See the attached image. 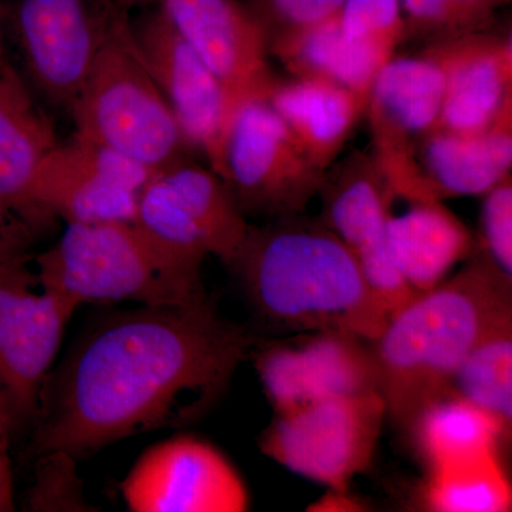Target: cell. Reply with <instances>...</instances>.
Segmentation results:
<instances>
[{
    "label": "cell",
    "mask_w": 512,
    "mask_h": 512,
    "mask_svg": "<svg viewBox=\"0 0 512 512\" xmlns=\"http://www.w3.org/2000/svg\"><path fill=\"white\" fill-rule=\"evenodd\" d=\"M326 171L313 163L264 97L245 101L232 114L218 175L245 217L303 214L318 197Z\"/></svg>",
    "instance_id": "obj_6"
},
{
    "label": "cell",
    "mask_w": 512,
    "mask_h": 512,
    "mask_svg": "<svg viewBox=\"0 0 512 512\" xmlns=\"http://www.w3.org/2000/svg\"><path fill=\"white\" fill-rule=\"evenodd\" d=\"M255 345L210 296L107 316L49 373L33 421V454L76 460L137 434L184 426L221 396Z\"/></svg>",
    "instance_id": "obj_1"
},
{
    "label": "cell",
    "mask_w": 512,
    "mask_h": 512,
    "mask_svg": "<svg viewBox=\"0 0 512 512\" xmlns=\"http://www.w3.org/2000/svg\"><path fill=\"white\" fill-rule=\"evenodd\" d=\"M424 507L436 512H507L512 507L510 480L498 453L427 470Z\"/></svg>",
    "instance_id": "obj_26"
},
{
    "label": "cell",
    "mask_w": 512,
    "mask_h": 512,
    "mask_svg": "<svg viewBox=\"0 0 512 512\" xmlns=\"http://www.w3.org/2000/svg\"><path fill=\"white\" fill-rule=\"evenodd\" d=\"M154 173L74 131L37 171L32 190L37 222L40 227L53 218L66 224L134 222L141 192Z\"/></svg>",
    "instance_id": "obj_10"
},
{
    "label": "cell",
    "mask_w": 512,
    "mask_h": 512,
    "mask_svg": "<svg viewBox=\"0 0 512 512\" xmlns=\"http://www.w3.org/2000/svg\"><path fill=\"white\" fill-rule=\"evenodd\" d=\"M126 10L140 8V6L160 5L161 0H116Z\"/></svg>",
    "instance_id": "obj_34"
},
{
    "label": "cell",
    "mask_w": 512,
    "mask_h": 512,
    "mask_svg": "<svg viewBox=\"0 0 512 512\" xmlns=\"http://www.w3.org/2000/svg\"><path fill=\"white\" fill-rule=\"evenodd\" d=\"M510 313L511 278L485 252L393 312L379 336L370 340L377 392L387 416L410 431L430 403L453 393L458 367Z\"/></svg>",
    "instance_id": "obj_3"
},
{
    "label": "cell",
    "mask_w": 512,
    "mask_h": 512,
    "mask_svg": "<svg viewBox=\"0 0 512 512\" xmlns=\"http://www.w3.org/2000/svg\"><path fill=\"white\" fill-rule=\"evenodd\" d=\"M157 6L217 77L229 120L245 101L265 99L276 76L269 66L268 36L247 3L161 0Z\"/></svg>",
    "instance_id": "obj_15"
},
{
    "label": "cell",
    "mask_w": 512,
    "mask_h": 512,
    "mask_svg": "<svg viewBox=\"0 0 512 512\" xmlns=\"http://www.w3.org/2000/svg\"><path fill=\"white\" fill-rule=\"evenodd\" d=\"M134 222L177 254L215 256L228 268L251 228L220 175L188 160L151 175Z\"/></svg>",
    "instance_id": "obj_8"
},
{
    "label": "cell",
    "mask_w": 512,
    "mask_h": 512,
    "mask_svg": "<svg viewBox=\"0 0 512 512\" xmlns=\"http://www.w3.org/2000/svg\"><path fill=\"white\" fill-rule=\"evenodd\" d=\"M444 90L440 64L424 53L393 56L376 76L366 109L373 138L370 156L396 194H413L426 181L416 140L439 127Z\"/></svg>",
    "instance_id": "obj_12"
},
{
    "label": "cell",
    "mask_w": 512,
    "mask_h": 512,
    "mask_svg": "<svg viewBox=\"0 0 512 512\" xmlns=\"http://www.w3.org/2000/svg\"><path fill=\"white\" fill-rule=\"evenodd\" d=\"M6 62L5 49H3V37L2 30H0V67Z\"/></svg>",
    "instance_id": "obj_35"
},
{
    "label": "cell",
    "mask_w": 512,
    "mask_h": 512,
    "mask_svg": "<svg viewBox=\"0 0 512 512\" xmlns=\"http://www.w3.org/2000/svg\"><path fill=\"white\" fill-rule=\"evenodd\" d=\"M481 227L484 252L512 278V180L504 178L484 194Z\"/></svg>",
    "instance_id": "obj_30"
},
{
    "label": "cell",
    "mask_w": 512,
    "mask_h": 512,
    "mask_svg": "<svg viewBox=\"0 0 512 512\" xmlns=\"http://www.w3.org/2000/svg\"><path fill=\"white\" fill-rule=\"evenodd\" d=\"M363 505L356 500L349 490H329L320 500L311 505L309 511L320 512H353L363 511Z\"/></svg>",
    "instance_id": "obj_33"
},
{
    "label": "cell",
    "mask_w": 512,
    "mask_h": 512,
    "mask_svg": "<svg viewBox=\"0 0 512 512\" xmlns=\"http://www.w3.org/2000/svg\"><path fill=\"white\" fill-rule=\"evenodd\" d=\"M231 269L256 315L275 328L335 330L370 342L389 319L353 252L302 214L251 225Z\"/></svg>",
    "instance_id": "obj_2"
},
{
    "label": "cell",
    "mask_w": 512,
    "mask_h": 512,
    "mask_svg": "<svg viewBox=\"0 0 512 512\" xmlns=\"http://www.w3.org/2000/svg\"><path fill=\"white\" fill-rule=\"evenodd\" d=\"M60 143L25 79L6 60L0 67V197L39 229L32 205L40 165Z\"/></svg>",
    "instance_id": "obj_19"
},
{
    "label": "cell",
    "mask_w": 512,
    "mask_h": 512,
    "mask_svg": "<svg viewBox=\"0 0 512 512\" xmlns=\"http://www.w3.org/2000/svg\"><path fill=\"white\" fill-rule=\"evenodd\" d=\"M410 433L427 470L498 453L501 440L508 437L500 421L456 393L430 403Z\"/></svg>",
    "instance_id": "obj_24"
},
{
    "label": "cell",
    "mask_w": 512,
    "mask_h": 512,
    "mask_svg": "<svg viewBox=\"0 0 512 512\" xmlns=\"http://www.w3.org/2000/svg\"><path fill=\"white\" fill-rule=\"evenodd\" d=\"M36 231L0 197V271L32 261L30 248Z\"/></svg>",
    "instance_id": "obj_31"
},
{
    "label": "cell",
    "mask_w": 512,
    "mask_h": 512,
    "mask_svg": "<svg viewBox=\"0 0 512 512\" xmlns=\"http://www.w3.org/2000/svg\"><path fill=\"white\" fill-rule=\"evenodd\" d=\"M120 493L131 512H244L251 505L234 464L191 434L148 447L121 481Z\"/></svg>",
    "instance_id": "obj_13"
},
{
    "label": "cell",
    "mask_w": 512,
    "mask_h": 512,
    "mask_svg": "<svg viewBox=\"0 0 512 512\" xmlns=\"http://www.w3.org/2000/svg\"><path fill=\"white\" fill-rule=\"evenodd\" d=\"M338 16L343 33L363 45L394 55L406 40L402 0H345Z\"/></svg>",
    "instance_id": "obj_28"
},
{
    "label": "cell",
    "mask_w": 512,
    "mask_h": 512,
    "mask_svg": "<svg viewBox=\"0 0 512 512\" xmlns=\"http://www.w3.org/2000/svg\"><path fill=\"white\" fill-rule=\"evenodd\" d=\"M345 0H249L247 5L264 26L269 45L293 32L335 15Z\"/></svg>",
    "instance_id": "obj_29"
},
{
    "label": "cell",
    "mask_w": 512,
    "mask_h": 512,
    "mask_svg": "<svg viewBox=\"0 0 512 512\" xmlns=\"http://www.w3.org/2000/svg\"><path fill=\"white\" fill-rule=\"evenodd\" d=\"M451 392L494 416L511 437L512 313L478 340L453 379Z\"/></svg>",
    "instance_id": "obj_25"
},
{
    "label": "cell",
    "mask_w": 512,
    "mask_h": 512,
    "mask_svg": "<svg viewBox=\"0 0 512 512\" xmlns=\"http://www.w3.org/2000/svg\"><path fill=\"white\" fill-rule=\"evenodd\" d=\"M30 262L0 271V394L13 427L33 426L64 330L79 309L40 285Z\"/></svg>",
    "instance_id": "obj_9"
},
{
    "label": "cell",
    "mask_w": 512,
    "mask_h": 512,
    "mask_svg": "<svg viewBox=\"0 0 512 512\" xmlns=\"http://www.w3.org/2000/svg\"><path fill=\"white\" fill-rule=\"evenodd\" d=\"M419 160L434 194L484 195L511 175L512 104L477 133L436 128L419 141Z\"/></svg>",
    "instance_id": "obj_20"
},
{
    "label": "cell",
    "mask_w": 512,
    "mask_h": 512,
    "mask_svg": "<svg viewBox=\"0 0 512 512\" xmlns=\"http://www.w3.org/2000/svg\"><path fill=\"white\" fill-rule=\"evenodd\" d=\"M390 254L414 292L430 291L473 252L466 225L439 200L412 202L409 211L390 217Z\"/></svg>",
    "instance_id": "obj_21"
},
{
    "label": "cell",
    "mask_w": 512,
    "mask_h": 512,
    "mask_svg": "<svg viewBox=\"0 0 512 512\" xmlns=\"http://www.w3.org/2000/svg\"><path fill=\"white\" fill-rule=\"evenodd\" d=\"M316 165L328 170L363 116L369 100L320 77H276L265 97Z\"/></svg>",
    "instance_id": "obj_18"
},
{
    "label": "cell",
    "mask_w": 512,
    "mask_h": 512,
    "mask_svg": "<svg viewBox=\"0 0 512 512\" xmlns=\"http://www.w3.org/2000/svg\"><path fill=\"white\" fill-rule=\"evenodd\" d=\"M134 40L173 110L185 140L220 174L229 123L227 99L214 73L180 35L160 6L131 22Z\"/></svg>",
    "instance_id": "obj_16"
},
{
    "label": "cell",
    "mask_w": 512,
    "mask_h": 512,
    "mask_svg": "<svg viewBox=\"0 0 512 512\" xmlns=\"http://www.w3.org/2000/svg\"><path fill=\"white\" fill-rule=\"evenodd\" d=\"M386 417L379 392L315 400L276 414L259 448L292 473L329 490H349L372 464Z\"/></svg>",
    "instance_id": "obj_7"
},
{
    "label": "cell",
    "mask_w": 512,
    "mask_h": 512,
    "mask_svg": "<svg viewBox=\"0 0 512 512\" xmlns=\"http://www.w3.org/2000/svg\"><path fill=\"white\" fill-rule=\"evenodd\" d=\"M320 221L356 256L367 285L389 316L417 292L394 264L387 224L396 200L370 154L352 153L335 161L320 188Z\"/></svg>",
    "instance_id": "obj_14"
},
{
    "label": "cell",
    "mask_w": 512,
    "mask_h": 512,
    "mask_svg": "<svg viewBox=\"0 0 512 512\" xmlns=\"http://www.w3.org/2000/svg\"><path fill=\"white\" fill-rule=\"evenodd\" d=\"M119 6L116 0H19L16 43L30 82L47 100L72 110Z\"/></svg>",
    "instance_id": "obj_11"
},
{
    "label": "cell",
    "mask_w": 512,
    "mask_h": 512,
    "mask_svg": "<svg viewBox=\"0 0 512 512\" xmlns=\"http://www.w3.org/2000/svg\"><path fill=\"white\" fill-rule=\"evenodd\" d=\"M70 113L76 133L153 171L187 160L192 148L144 62L128 10L121 6Z\"/></svg>",
    "instance_id": "obj_5"
},
{
    "label": "cell",
    "mask_w": 512,
    "mask_h": 512,
    "mask_svg": "<svg viewBox=\"0 0 512 512\" xmlns=\"http://www.w3.org/2000/svg\"><path fill=\"white\" fill-rule=\"evenodd\" d=\"M286 366L302 407L328 397L377 392L369 340L335 330L308 332L284 343Z\"/></svg>",
    "instance_id": "obj_22"
},
{
    "label": "cell",
    "mask_w": 512,
    "mask_h": 512,
    "mask_svg": "<svg viewBox=\"0 0 512 512\" xmlns=\"http://www.w3.org/2000/svg\"><path fill=\"white\" fill-rule=\"evenodd\" d=\"M510 2V0H498V3Z\"/></svg>",
    "instance_id": "obj_36"
},
{
    "label": "cell",
    "mask_w": 512,
    "mask_h": 512,
    "mask_svg": "<svg viewBox=\"0 0 512 512\" xmlns=\"http://www.w3.org/2000/svg\"><path fill=\"white\" fill-rule=\"evenodd\" d=\"M498 0H402L407 37L427 45L494 28Z\"/></svg>",
    "instance_id": "obj_27"
},
{
    "label": "cell",
    "mask_w": 512,
    "mask_h": 512,
    "mask_svg": "<svg viewBox=\"0 0 512 512\" xmlns=\"http://www.w3.org/2000/svg\"><path fill=\"white\" fill-rule=\"evenodd\" d=\"M40 285L82 306L136 302L174 306L207 298L202 264L177 254L136 222L67 224L35 258Z\"/></svg>",
    "instance_id": "obj_4"
},
{
    "label": "cell",
    "mask_w": 512,
    "mask_h": 512,
    "mask_svg": "<svg viewBox=\"0 0 512 512\" xmlns=\"http://www.w3.org/2000/svg\"><path fill=\"white\" fill-rule=\"evenodd\" d=\"M269 52L293 76L330 80L367 100L377 74L394 56L387 50L349 39L340 28L338 12L275 40L269 45Z\"/></svg>",
    "instance_id": "obj_23"
},
{
    "label": "cell",
    "mask_w": 512,
    "mask_h": 512,
    "mask_svg": "<svg viewBox=\"0 0 512 512\" xmlns=\"http://www.w3.org/2000/svg\"><path fill=\"white\" fill-rule=\"evenodd\" d=\"M424 55L440 64L446 77L437 128L477 133L512 104L511 35L493 29L431 43Z\"/></svg>",
    "instance_id": "obj_17"
},
{
    "label": "cell",
    "mask_w": 512,
    "mask_h": 512,
    "mask_svg": "<svg viewBox=\"0 0 512 512\" xmlns=\"http://www.w3.org/2000/svg\"><path fill=\"white\" fill-rule=\"evenodd\" d=\"M12 420L0 394V512L15 510V477L10 457Z\"/></svg>",
    "instance_id": "obj_32"
}]
</instances>
